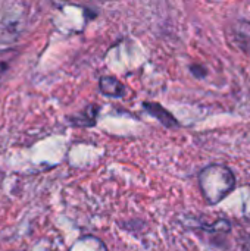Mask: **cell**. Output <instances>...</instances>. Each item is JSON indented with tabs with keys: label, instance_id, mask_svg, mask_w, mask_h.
Returning a JSON list of instances; mask_svg holds the SVG:
<instances>
[{
	"label": "cell",
	"instance_id": "1",
	"mask_svg": "<svg viewBox=\"0 0 250 251\" xmlns=\"http://www.w3.org/2000/svg\"><path fill=\"white\" fill-rule=\"evenodd\" d=\"M202 196L208 204L221 203L236 187V176L224 165H209L199 174Z\"/></svg>",
	"mask_w": 250,
	"mask_h": 251
},
{
	"label": "cell",
	"instance_id": "2",
	"mask_svg": "<svg viewBox=\"0 0 250 251\" xmlns=\"http://www.w3.org/2000/svg\"><path fill=\"white\" fill-rule=\"evenodd\" d=\"M231 37L239 50L250 56V21L240 19L234 22L231 26Z\"/></svg>",
	"mask_w": 250,
	"mask_h": 251
},
{
	"label": "cell",
	"instance_id": "3",
	"mask_svg": "<svg viewBox=\"0 0 250 251\" xmlns=\"http://www.w3.org/2000/svg\"><path fill=\"white\" fill-rule=\"evenodd\" d=\"M99 87L100 91L108 97H122L125 94V85L115 76H109V75L102 76Z\"/></svg>",
	"mask_w": 250,
	"mask_h": 251
},
{
	"label": "cell",
	"instance_id": "4",
	"mask_svg": "<svg viewBox=\"0 0 250 251\" xmlns=\"http://www.w3.org/2000/svg\"><path fill=\"white\" fill-rule=\"evenodd\" d=\"M143 107H144L152 116H155L162 125H165V126H168V128H175V126H178V122L175 121V118H174L167 109H164L161 104H158V103H144Z\"/></svg>",
	"mask_w": 250,
	"mask_h": 251
},
{
	"label": "cell",
	"instance_id": "5",
	"mask_svg": "<svg viewBox=\"0 0 250 251\" xmlns=\"http://www.w3.org/2000/svg\"><path fill=\"white\" fill-rule=\"evenodd\" d=\"M97 112H99V107L94 106V104H91V106H88L83 113H80L78 116L72 118L71 121L74 122V125H78V126H88L85 119H90V122L94 124V122H96V118H97Z\"/></svg>",
	"mask_w": 250,
	"mask_h": 251
},
{
	"label": "cell",
	"instance_id": "6",
	"mask_svg": "<svg viewBox=\"0 0 250 251\" xmlns=\"http://www.w3.org/2000/svg\"><path fill=\"white\" fill-rule=\"evenodd\" d=\"M245 251H250V241H249V244H248V246L245 247Z\"/></svg>",
	"mask_w": 250,
	"mask_h": 251
}]
</instances>
